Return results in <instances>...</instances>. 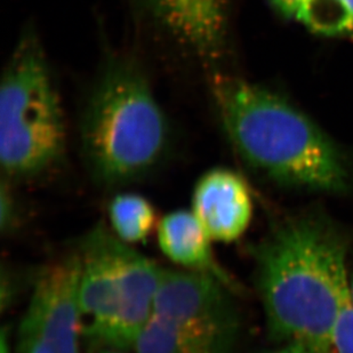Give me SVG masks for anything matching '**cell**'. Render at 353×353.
<instances>
[{
	"instance_id": "obj_3",
	"label": "cell",
	"mask_w": 353,
	"mask_h": 353,
	"mask_svg": "<svg viewBox=\"0 0 353 353\" xmlns=\"http://www.w3.org/2000/svg\"><path fill=\"white\" fill-rule=\"evenodd\" d=\"M79 137L87 172L104 189L137 183L165 163L172 127L135 61L114 55L104 62L83 108Z\"/></svg>"
},
{
	"instance_id": "obj_20",
	"label": "cell",
	"mask_w": 353,
	"mask_h": 353,
	"mask_svg": "<svg viewBox=\"0 0 353 353\" xmlns=\"http://www.w3.org/2000/svg\"><path fill=\"white\" fill-rule=\"evenodd\" d=\"M349 288H350V299L353 303V274L350 276V283H349Z\"/></svg>"
},
{
	"instance_id": "obj_2",
	"label": "cell",
	"mask_w": 353,
	"mask_h": 353,
	"mask_svg": "<svg viewBox=\"0 0 353 353\" xmlns=\"http://www.w3.org/2000/svg\"><path fill=\"white\" fill-rule=\"evenodd\" d=\"M214 95L231 144L276 183L323 194L349 189L350 172L336 144L283 97L243 80L217 77Z\"/></svg>"
},
{
	"instance_id": "obj_19",
	"label": "cell",
	"mask_w": 353,
	"mask_h": 353,
	"mask_svg": "<svg viewBox=\"0 0 353 353\" xmlns=\"http://www.w3.org/2000/svg\"><path fill=\"white\" fill-rule=\"evenodd\" d=\"M99 353H126V351L110 350V349H103V350H99Z\"/></svg>"
},
{
	"instance_id": "obj_17",
	"label": "cell",
	"mask_w": 353,
	"mask_h": 353,
	"mask_svg": "<svg viewBox=\"0 0 353 353\" xmlns=\"http://www.w3.org/2000/svg\"><path fill=\"white\" fill-rule=\"evenodd\" d=\"M268 353H328L325 349L303 342H287L276 350Z\"/></svg>"
},
{
	"instance_id": "obj_1",
	"label": "cell",
	"mask_w": 353,
	"mask_h": 353,
	"mask_svg": "<svg viewBox=\"0 0 353 353\" xmlns=\"http://www.w3.org/2000/svg\"><path fill=\"white\" fill-rule=\"evenodd\" d=\"M347 253L345 236L318 215L286 221L255 247L257 290L274 340L327 351L350 293Z\"/></svg>"
},
{
	"instance_id": "obj_5",
	"label": "cell",
	"mask_w": 353,
	"mask_h": 353,
	"mask_svg": "<svg viewBox=\"0 0 353 353\" xmlns=\"http://www.w3.org/2000/svg\"><path fill=\"white\" fill-rule=\"evenodd\" d=\"M67 145L63 108L46 54L34 31L21 36L0 87V163L10 181L40 176Z\"/></svg>"
},
{
	"instance_id": "obj_16",
	"label": "cell",
	"mask_w": 353,
	"mask_h": 353,
	"mask_svg": "<svg viewBox=\"0 0 353 353\" xmlns=\"http://www.w3.org/2000/svg\"><path fill=\"white\" fill-rule=\"evenodd\" d=\"M270 3L283 17L297 19L307 0H270Z\"/></svg>"
},
{
	"instance_id": "obj_6",
	"label": "cell",
	"mask_w": 353,
	"mask_h": 353,
	"mask_svg": "<svg viewBox=\"0 0 353 353\" xmlns=\"http://www.w3.org/2000/svg\"><path fill=\"white\" fill-rule=\"evenodd\" d=\"M231 287L192 271L163 269L154 314L198 353H234L240 323Z\"/></svg>"
},
{
	"instance_id": "obj_4",
	"label": "cell",
	"mask_w": 353,
	"mask_h": 353,
	"mask_svg": "<svg viewBox=\"0 0 353 353\" xmlns=\"http://www.w3.org/2000/svg\"><path fill=\"white\" fill-rule=\"evenodd\" d=\"M83 339L97 350H132L154 314L163 269L104 222L80 239Z\"/></svg>"
},
{
	"instance_id": "obj_7",
	"label": "cell",
	"mask_w": 353,
	"mask_h": 353,
	"mask_svg": "<svg viewBox=\"0 0 353 353\" xmlns=\"http://www.w3.org/2000/svg\"><path fill=\"white\" fill-rule=\"evenodd\" d=\"M23 318L37 326L59 353H81L83 311L77 252L43 265L34 276Z\"/></svg>"
},
{
	"instance_id": "obj_13",
	"label": "cell",
	"mask_w": 353,
	"mask_h": 353,
	"mask_svg": "<svg viewBox=\"0 0 353 353\" xmlns=\"http://www.w3.org/2000/svg\"><path fill=\"white\" fill-rule=\"evenodd\" d=\"M327 352L353 353V303L350 293L334 325Z\"/></svg>"
},
{
	"instance_id": "obj_11",
	"label": "cell",
	"mask_w": 353,
	"mask_h": 353,
	"mask_svg": "<svg viewBox=\"0 0 353 353\" xmlns=\"http://www.w3.org/2000/svg\"><path fill=\"white\" fill-rule=\"evenodd\" d=\"M110 229L130 245L147 241L158 228L157 210L150 200L135 192H118L108 205Z\"/></svg>"
},
{
	"instance_id": "obj_14",
	"label": "cell",
	"mask_w": 353,
	"mask_h": 353,
	"mask_svg": "<svg viewBox=\"0 0 353 353\" xmlns=\"http://www.w3.org/2000/svg\"><path fill=\"white\" fill-rule=\"evenodd\" d=\"M17 333V353H59L46 335L22 316Z\"/></svg>"
},
{
	"instance_id": "obj_12",
	"label": "cell",
	"mask_w": 353,
	"mask_h": 353,
	"mask_svg": "<svg viewBox=\"0 0 353 353\" xmlns=\"http://www.w3.org/2000/svg\"><path fill=\"white\" fill-rule=\"evenodd\" d=\"M296 20L316 34H353V0H307Z\"/></svg>"
},
{
	"instance_id": "obj_18",
	"label": "cell",
	"mask_w": 353,
	"mask_h": 353,
	"mask_svg": "<svg viewBox=\"0 0 353 353\" xmlns=\"http://www.w3.org/2000/svg\"><path fill=\"white\" fill-rule=\"evenodd\" d=\"M0 353H13L10 347V336L6 330L1 332V339H0Z\"/></svg>"
},
{
	"instance_id": "obj_10",
	"label": "cell",
	"mask_w": 353,
	"mask_h": 353,
	"mask_svg": "<svg viewBox=\"0 0 353 353\" xmlns=\"http://www.w3.org/2000/svg\"><path fill=\"white\" fill-rule=\"evenodd\" d=\"M157 236L163 255L181 269L208 274L231 288L234 286L212 250L213 240L192 212L176 210L165 215L158 224Z\"/></svg>"
},
{
	"instance_id": "obj_8",
	"label": "cell",
	"mask_w": 353,
	"mask_h": 353,
	"mask_svg": "<svg viewBox=\"0 0 353 353\" xmlns=\"http://www.w3.org/2000/svg\"><path fill=\"white\" fill-rule=\"evenodd\" d=\"M191 212L210 239L232 243L240 239L253 219V199L246 180L225 167L207 170L194 184Z\"/></svg>"
},
{
	"instance_id": "obj_15",
	"label": "cell",
	"mask_w": 353,
	"mask_h": 353,
	"mask_svg": "<svg viewBox=\"0 0 353 353\" xmlns=\"http://www.w3.org/2000/svg\"><path fill=\"white\" fill-rule=\"evenodd\" d=\"M12 182L3 177L0 185V230L10 234L19 225V205L14 196Z\"/></svg>"
},
{
	"instance_id": "obj_9",
	"label": "cell",
	"mask_w": 353,
	"mask_h": 353,
	"mask_svg": "<svg viewBox=\"0 0 353 353\" xmlns=\"http://www.w3.org/2000/svg\"><path fill=\"white\" fill-rule=\"evenodd\" d=\"M177 43L206 63L221 59L227 43L228 0H141Z\"/></svg>"
}]
</instances>
